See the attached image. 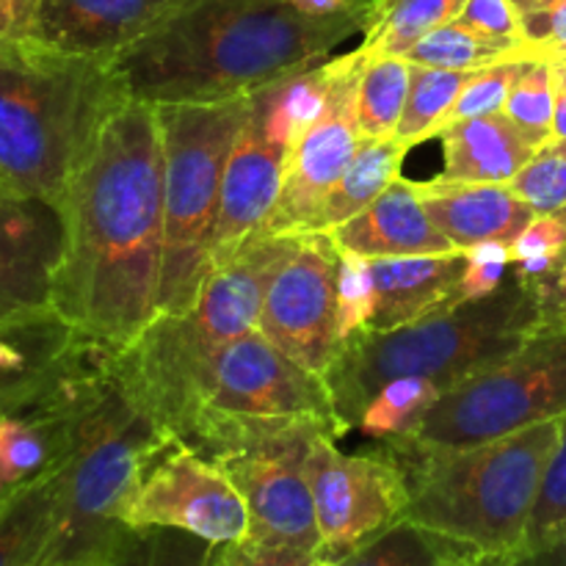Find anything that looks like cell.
Listing matches in <instances>:
<instances>
[{"instance_id":"obj_1","label":"cell","mask_w":566,"mask_h":566,"mask_svg":"<svg viewBox=\"0 0 566 566\" xmlns=\"http://www.w3.org/2000/svg\"><path fill=\"white\" fill-rule=\"evenodd\" d=\"M164 180L158 108L122 99L55 208L61 254L50 307L86 340L122 352L158 315Z\"/></svg>"},{"instance_id":"obj_2","label":"cell","mask_w":566,"mask_h":566,"mask_svg":"<svg viewBox=\"0 0 566 566\" xmlns=\"http://www.w3.org/2000/svg\"><path fill=\"white\" fill-rule=\"evenodd\" d=\"M368 11L370 0L329 17L287 0H193L111 66L127 97L142 103H227L326 61L365 31Z\"/></svg>"},{"instance_id":"obj_3","label":"cell","mask_w":566,"mask_h":566,"mask_svg":"<svg viewBox=\"0 0 566 566\" xmlns=\"http://www.w3.org/2000/svg\"><path fill=\"white\" fill-rule=\"evenodd\" d=\"M558 446L562 418L470 448H429L407 437L376 448L403 475V520L473 556L503 558L525 545Z\"/></svg>"},{"instance_id":"obj_4","label":"cell","mask_w":566,"mask_h":566,"mask_svg":"<svg viewBox=\"0 0 566 566\" xmlns=\"http://www.w3.org/2000/svg\"><path fill=\"white\" fill-rule=\"evenodd\" d=\"M122 99L111 61L0 39V191L59 208Z\"/></svg>"},{"instance_id":"obj_5","label":"cell","mask_w":566,"mask_h":566,"mask_svg":"<svg viewBox=\"0 0 566 566\" xmlns=\"http://www.w3.org/2000/svg\"><path fill=\"white\" fill-rule=\"evenodd\" d=\"M291 235L254 232L230 260L213 265L186 313H160L116 354L122 392L169 437L202 407L210 363L227 343L258 326L265 291L291 249Z\"/></svg>"},{"instance_id":"obj_6","label":"cell","mask_w":566,"mask_h":566,"mask_svg":"<svg viewBox=\"0 0 566 566\" xmlns=\"http://www.w3.org/2000/svg\"><path fill=\"white\" fill-rule=\"evenodd\" d=\"M539 321L536 285L509 274L492 296L453 304L398 329L346 337L324 376L343 434L357 429L363 409L387 381L423 376L448 390L517 352Z\"/></svg>"},{"instance_id":"obj_7","label":"cell","mask_w":566,"mask_h":566,"mask_svg":"<svg viewBox=\"0 0 566 566\" xmlns=\"http://www.w3.org/2000/svg\"><path fill=\"white\" fill-rule=\"evenodd\" d=\"M169 440L175 437L160 431L122 392L114 370L72 431L59 520L44 566L111 562L127 534L125 514L142 486L144 470Z\"/></svg>"},{"instance_id":"obj_8","label":"cell","mask_w":566,"mask_h":566,"mask_svg":"<svg viewBox=\"0 0 566 566\" xmlns=\"http://www.w3.org/2000/svg\"><path fill=\"white\" fill-rule=\"evenodd\" d=\"M329 434L307 418H260L202 407L182 426L180 440L221 470L249 509V536L318 556L321 534L307 453Z\"/></svg>"},{"instance_id":"obj_9","label":"cell","mask_w":566,"mask_h":566,"mask_svg":"<svg viewBox=\"0 0 566 566\" xmlns=\"http://www.w3.org/2000/svg\"><path fill=\"white\" fill-rule=\"evenodd\" d=\"M249 97L210 105H155L166 164L158 315L186 313L213 271L221 180L247 119Z\"/></svg>"},{"instance_id":"obj_10","label":"cell","mask_w":566,"mask_h":566,"mask_svg":"<svg viewBox=\"0 0 566 566\" xmlns=\"http://www.w3.org/2000/svg\"><path fill=\"white\" fill-rule=\"evenodd\" d=\"M566 415V318L542 315L509 357L457 381L407 431L429 448H470Z\"/></svg>"},{"instance_id":"obj_11","label":"cell","mask_w":566,"mask_h":566,"mask_svg":"<svg viewBox=\"0 0 566 566\" xmlns=\"http://www.w3.org/2000/svg\"><path fill=\"white\" fill-rule=\"evenodd\" d=\"M307 484L321 534L318 558L326 562H340L396 525L409 503L401 470L379 448L343 453L329 434L310 446Z\"/></svg>"},{"instance_id":"obj_12","label":"cell","mask_w":566,"mask_h":566,"mask_svg":"<svg viewBox=\"0 0 566 566\" xmlns=\"http://www.w3.org/2000/svg\"><path fill=\"white\" fill-rule=\"evenodd\" d=\"M365 50L329 55V92L318 119L302 133L285 166L282 191L258 235H291L307 232L326 197L340 180L357 153L363 133L357 119L359 77L365 66Z\"/></svg>"},{"instance_id":"obj_13","label":"cell","mask_w":566,"mask_h":566,"mask_svg":"<svg viewBox=\"0 0 566 566\" xmlns=\"http://www.w3.org/2000/svg\"><path fill=\"white\" fill-rule=\"evenodd\" d=\"M340 252L329 232H296V247L271 276L258 329L302 368L326 376L337 348Z\"/></svg>"},{"instance_id":"obj_14","label":"cell","mask_w":566,"mask_h":566,"mask_svg":"<svg viewBox=\"0 0 566 566\" xmlns=\"http://www.w3.org/2000/svg\"><path fill=\"white\" fill-rule=\"evenodd\" d=\"M202 407L260 418H307L324 426L335 442L346 437L324 376L302 368L258 326L216 354L205 376Z\"/></svg>"},{"instance_id":"obj_15","label":"cell","mask_w":566,"mask_h":566,"mask_svg":"<svg viewBox=\"0 0 566 566\" xmlns=\"http://www.w3.org/2000/svg\"><path fill=\"white\" fill-rule=\"evenodd\" d=\"M125 523L127 528H180L224 545L249 536V509L216 464L169 440L144 470Z\"/></svg>"},{"instance_id":"obj_16","label":"cell","mask_w":566,"mask_h":566,"mask_svg":"<svg viewBox=\"0 0 566 566\" xmlns=\"http://www.w3.org/2000/svg\"><path fill=\"white\" fill-rule=\"evenodd\" d=\"M291 153L293 144L269 125L254 92L224 166L219 221L213 235V265L230 260L269 219L282 191Z\"/></svg>"},{"instance_id":"obj_17","label":"cell","mask_w":566,"mask_h":566,"mask_svg":"<svg viewBox=\"0 0 566 566\" xmlns=\"http://www.w3.org/2000/svg\"><path fill=\"white\" fill-rule=\"evenodd\" d=\"M193 0H33L22 36L88 59H116Z\"/></svg>"},{"instance_id":"obj_18","label":"cell","mask_w":566,"mask_h":566,"mask_svg":"<svg viewBox=\"0 0 566 566\" xmlns=\"http://www.w3.org/2000/svg\"><path fill=\"white\" fill-rule=\"evenodd\" d=\"M59 254V210L0 191V326L50 307Z\"/></svg>"},{"instance_id":"obj_19","label":"cell","mask_w":566,"mask_h":566,"mask_svg":"<svg viewBox=\"0 0 566 566\" xmlns=\"http://www.w3.org/2000/svg\"><path fill=\"white\" fill-rule=\"evenodd\" d=\"M329 238L337 252H354L370 260L457 252L446 232L426 213L418 182L407 177L390 182L363 213L329 230Z\"/></svg>"},{"instance_id":"obj_20","label":"cell","mask_w":566,"mask_h":566,"mask_svg":"<svg viewBox=\"0 0 566 566\" xmlns=\"http://www.w3.org/2000/svg\"><path fill=\"white\" fill-rule=\"evenodd\" d=\"M462 249L446 254L370 260L374 276V318L368 329L385 332L415 324L431 313L462 304Z\"/></svg>"},{"instance_id":"obj_21","label":"cell","mask_w":566,"mask_h":566,"mask_svg":"<svg viewBox=\"0 0 566 566\" xmlns=\"http://www.w3.org/2000/svg\"><path fill=\"white\" fill-rule=\"evenodd\" d=\"M420 202L457 249L475 243H514L531 224L534 210L509 186L497 182H418Z\"/></svg>"},{"instance_id":"obj_22","label":"cell","mask_w":566,"mask_h":566,"mask_svg":"<svg viewBox=\"0 0 566 566\" xmlns=\"http://www.w3.org/2000/svg\"><path fill=\"white\" fill-rule=\"evenodd\" d=\"M77 337L53 307L0 326V418L42 396Z\"/></svg>"},{"instance_id":"obj_23","label":"cell","mask_w":566,"mask_h":566,"mask_svg":"<svg viewBox=\"0 0 566 566\" xmlns=\"http://www.w3.org/2000/svg\"><path fill=\"white\" fill-rule=\"evenodd\" d=\"M440 182H497L509 186L545 144L534 142L506 114L473 116L440 130Z\"/></svg>"},{"instance_id":"obj_24","label":"cell","mask_w":566,"mask_h":566,"mask_svg":"<svg viewBox=\"0 0 566 566\" xmlns=\"http://www.w3.org/2000/svg\"><path fill=\"white\" fill-rule=\"evenodd\" d=\"M61 459L28 484L0 495V566H44L59 520Z\"/></svg>"},{"instance_id":"obj_25","label":"cell","mask_w":566,"mask_h":566,"mask_svg":"<svg viewBox=\"0 0 566 566\" xmlns=\"http://www.w3.org/2000/svg\"><path fill=\"white\" fill-rule=\"evenodd\" d=\"M409 147L398 142L396 136L390 138H365L359 142L357 153H354L352 164L335 182V188L326 197L324 208L315 216L313 227L307 232H329L340 227L343 221L354 219L363 213L379 193L387 191L390 182L401 177L403 158H407Z\"/></svg>"},{"instance_id":"obj_26","label":"cell","mask_w":566,"mask_h":566,"mask_svg":"<svg viewBox=\"0 0 566 566\" xmlns=\"http://www.w3.org/2000/svg\"><path fill=\"white\" fill-rule=\"evenodd\" d=\"M468 0H370L359 48L368 55H403L426 33L462 14Z\"/></svg>"},{"instance_id":"obj_27","label":"cell","mask_w":566,"mask_h":566,"mask_svg":"<svg viewBox=\"0 0 566 566\" xmlns=\"http://www.w3.org/2000/svg\"><path fill=\"white\" fill-rule=\"evenodd\" d=\"M412 64L437 66V70L453 72H479L486 66L503 64V61L536 59L534 50L525 42H509V39H490L473 28L462 25L459 20L426 33L418 44L403 53Z\"/></svg>"},{"instance_id":"obj_28","label":"cell","mask_w":566,"mask_h":566,"mask_svg":"<svg viewBox=\"0 0 566 566\" xmlns=\"http://www.w3.org/2000/svg\"><path fill=\"white\" fill-rule=\"evenodd\" d=\"M468 77L470 72L412 64L407 105H403L401 122L396 127L398 142L412 149L415 144H423L429 138L440 136L442 125H446L448 114L457 105V97L462 94Z\"/></svg>"},{"instance_id":"obj_29","label":"cell","mask_w":566,"mask_h":566,"mask_svg":"<svg viewBox=\"0 0 566 566\" xmlns=\"http://www.w3.org/2000/svg\"><path fill=\"white\" fill-rule=\"evenodd\" d=\"M368 55V53H365ZM412 61L403 55H368L359 77L357 119L365 138H390L401 122Z\"/></svg>"},{"instance_id":"obj_30","label":"cell","mask_w":566,"mask_h":566,"mask_svg":"<svg viewBox=\"0 0 566 566\" xmlns=\"http://www.w3.org/2000/svg\"><path fill=\"white\" fill-rule=\"evenodd\" d=\"M464 547L409 523L398 520L387 531L376 534L357 551L343 556L337 566H457Z\"/></svg>"},{"instance_id":"obj_31","label":"cell","mask_w":566,"mask_h":566,"mask_svg":"<svg viewBox=\"0 0 566 566\" xmlns=\"http://www.w3.org/2000/svg\"><path fill=\"white\" fill-rule=\"evenodd\" d=\"M442 392L446 387L440 381L423 379V376H403V379L387 381L359 415L357 431L376 442L407 434L440 401Z\"/></svg>"},{"instance_id":"obj_32","label":"cell","mask_w":566,"mask_h":566,"mask_svg":"<svg viewBox=\"0 0 566 566\" xmlns=\"http://www.w3.org/2000/svg\"><path fill=\"white\" fill-rule=\"evenodd\" d=\"M221 545L180 528H127L111 566H219Z\"/></svg>"},{"instance_id":"obj_33","label":"cell","mask_w":566,"mask_h":566,"mask_svg":"<svg viewBox=\"0 0 566 566\" xmlns=\"http://www.w3.org/2000/svg\"><path fill=\"white\" fill-rule=\"evenodd\" d=\"M503 114L514 125L523 127L534 142H551L553 114H556V75H553L551 61L534 59L525 64L503 105Z\"/></svg>"},{"instance_id":"obj_34","label":"cell","mask_w":566,"mask_h":566,"mask_svg":"<svg viewBox=\"0 0 566 566\" xmlns=\"http://www.w3.org/2000/svg\"><path fill=\"white\" fill-rule=\"evenodd\" d=\"M514 193L531 205L536 216L558 213L566 208V142H551L536 149L534 158L509 182Z\"/></svg>"},{"instance_id":"obj_35","label":"cell","mask_w":566,"mask_h":566,"mask_svg":"<svg viewBox=\"0 0 566 566\" xmlns=\"http://www.w3.org/2000/svg\"><path fill=\"white\" fill-rule=\"evenodd\" d=\"M534 59L523 61H503V64L486 66V70L470 72L468 83H464L462 94L457 97V105L448 114L446 125H457V122L473 119V116H486V114H501L503 105H506L509 94H512L514 83H517L520 72L525 70V64Z\"/></svg>"},{"instance_id":"obj_36","label":"cell","mask_w":566,"mask_h":566,"mask_svg":"<svg viewBox=\"0 0 566 566\" xmlns=\"http://www.w3.org/2000/svg\"><path fill=\"white\" fill-rule=\"evenodd\" d=\"M370 318H374L370 258L340 252V274H337V335H340V343L368 329Z\"/></svg>"},{"instance_id":"obj_37","label":"cell","mask_w":566,"mask_h":566,"mask_svg":"<svg viewBox=\"0 0 566 566\" xmlns=\"http://www.w3.org/2000/svg\"><path fill=\"white\" fill-rule=\"evenodd\" d=\"M566 523V415L562 418V446H558L556 457H553L551 470L545 475V484H542L539 501H536L534 514H531L528 523V536H525V545L531 547L536 542L547 539L551 534H556L558 528Z\"/></svg>"},{"instance_id":"obj_38","label":"cell","mask_w":566,"mask_h":566,"mask_svg":"<svg viewBox=\"0 0 566 566\" xmlns=\"http://www.w3.org/2000/svg\"><path fill=\"white\" fill-rule=\"evenodd\" d=\"M512 6L534 55L566 42V0H512Z\"/></svg>"},{"instance_id":"obj_39","label":"cell","mask_w":566,"mask_h":566,"mask_svg":"<svg viewBox=\"0 0 566 566\" xmlns=\"http://www.w3.org/2000/svg\"><path fill=\"white\" fill-rule=\"evenodd\" d=\"M315 558H318L315 553L271 545V542L252 539V536L224 542L219 551V566H310Z\"/></svg>"},{"instance_id":"obj_40","label":"cell","mask_w":566,"mask_h":566,"mask_svg":"<svg viewBox=\"0 0 566 566\" xmlns=\"http://www.w3.org/2000/svg\"><path fill=\"white\" fill-rule=\"evenodd\" d=\"M531 258H551V260H566V221L562 216L547 213L534 216L531 224L525 227L512 243V265L520 260Z\"/></svg>"},{"instance_id":"obj_41","label":"cell","mask_w":566,"mask_h":566,"mask_svg":"<svg viewBox=\"0 0 566 566\" xmlns=\"http://www.w3.org/2000/svg\"><path fill=\"white\" fill-rule=\"evenodd\" d=\"M457 20L490 39L525 42L523 25H520V17L514 11L512 0H468Z\"/></svg>"},{"instance_id":"obj_42","label":"cell","mask_w":566,"mask_h":566,"mask_svg":"<svg viewBox=\"0 0 566 566\" xmlns=\"http://www.w3.org/2000/svg\"><path fill=\"white\" fill-rule=\"evenodd\" d=\"M484 558L490 566H566V523L556 534L536 542L531 547H520L517 553L503 558Z\"/></svg>"},{"instance_id":"obj_43","label":"cell","mask_w":566,"mask_h":566,"mask_svg":"<svg viewBox=\"0 0 566 566\" xmlns=\"http://www.w3.org/2000/svg\"><path fill=\"white\" fill-rule=\"evenodd\" d=\"M468 260V258H464ZM512 274V263H503V260H495V263H479V260H468L462 274V302H473V298L492 296L495 291H501L503 280H509Z\"/></svg>"},{"instance_id":"obj_44","label":"cell","mask_w":566,"mask_h":566,"mask_svg":"<svg viewBox=\"0 0 566 566\" xmlns=\"http://www.w3.org/2000/svg\"><path fill=\"white\" fill-rule=\"evenodd\" d=\"M536 291H539L542 315H564L566 318V265L547 276L542 285H536Z\"/></svg>"},{"instance_id":"obj_45","label":"cell","mask_w":566,"mask_h":566,"mask_svg":"<svg viewBox=\"0 0 566 566\" xmlns=\"http://www.w3.org/2000/svg\"><path fill=\"white\" fill-rule=\"evenodd\" d=\"M33 0H0V39L22 36Z\"/></svg>"},{"instance_id":"obj_46","label":"cell","mask_w":566,"mask_h":566,"mask_svg":"<svg viewBox=\"0 0 566 566\" xmlns=\"http://www.w3.org/2000/svg\"><path fill=\"white\" fill-rule=\"evenodd\" d=\"M291 6H296L298 11L313 17H329V14H340V11L354 9L359 6V0H287Z\"/></svg>"},{"instance_id":"obj_47","label":"cell","mask_w":566,"mask_h":566,"mask_svg":"<svg viewBox=\"0 0 566 566\" xmlns=\"http://www.w3.org/2000/svg\"><path fill=\"white\" fill-rule=\"evenodd\" d=\"M553 138L566 142V88L556 83V114H553Z\"/></svg>"},{"instance_id":"obj_48","label":"cell","mask_w":566,"mask_h":566,"mask_svg":"<svg viewBox=\"0 0 566 566\" xmlns=\"http://www.w3.org/2000/svg\"><path fill=\"white\" fill-rule=\"evenodd\" d=\"M536 59H545L551 61V64H566V42L542 50V53H536Z\"/></svg>"},{"instance_id":"obj_49","label":"cell","mask_w":566,"mask_h":566,"mask_svg":"<svg viewBox=\"0 0 566 566\" xmlns=\"http://www.w3.org/2000/svg\"><path fill=\"white\" fill-rule=\"evenodd\" d=\"M459 566H490V564H486L481 556H473V553L462 551V556H459Z\"/></svg>"},{"instance_id":"obj_50","label":"cell","mask_w":566,"mask_h":566,"mask_svg":"<svg viewBox=\"0 0 566 566\" xmlns=\"http://www.w3.org/2000/svg\"><path fill=\"white\" fill-rule=\"evenodd\" d=\"M553 75H556L558 86L566 88V64H553Z\"/></svg>"},{"instance_id":"obj_51","label":"cell","mask_w":566,"mask_h":566,"mask_svg":"<svg viewBox=\"0 0 566 566\" xmlns=\"http://www.w3.org/2000/svg\"><path fill=\"white\" fill-rule=\"evenodd\" d=\"M50 566H111V562H72V564H50Z\"/></svg>"},{"instance_id":"obj_52","label":"cell","mask_w":566,"mask_h":566,"mask_svg":"<svg viewBox=\"0 0 566 566\" xmlns=\"http://www.w3.org/2000/svg\"><path fill=\"white\" fill-rule=\"evenodd\" d=\"M310 566H337V564L335 562H326V558H315V562L310 564Z\"/></svg>"},{"instance_id":"obj_53","label":"cell","mask_w":566,"mask_h":566,"mask_svg":"<svg viewBox=\"0 0 566 566\" xmlns=\"http://www.w3.org/2000/svg\"><path fill=\"white\" fill-rule=\"evenodd\" d=\"M556 216H562V219L566 221V208H564V210H558V213H556Z\"/></svg>"},{"instance_id":"obj_54","label":"cell","mask_w":566,"mask_h":566,"mask_svg":"<svg viewBox=\"0 0 566 566\" xmlns=\"http://www.w3.org/2000/svg\"><path fill=\"white\" fill-rule=\"evenodd\" d=\"M564 265H566V260H564Z\"/></svg>"},{"instance_id":"obj_55","label":"cell","mask_w":566,"mask_h":566,"mask_svg":"<svg viewBox=\"0 0 566 566\" xmlns=\"http://www.w3.org/2000/svg\"><path fill=\"white\" fill-rule=\"evenodd\" d=\"M457 566H459V562H457Z\"/></svg>"}]
</instances>
